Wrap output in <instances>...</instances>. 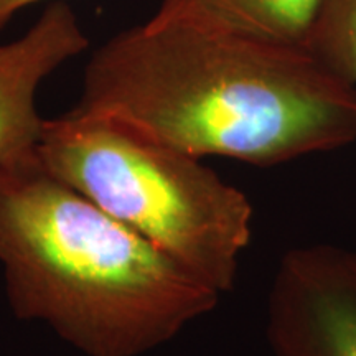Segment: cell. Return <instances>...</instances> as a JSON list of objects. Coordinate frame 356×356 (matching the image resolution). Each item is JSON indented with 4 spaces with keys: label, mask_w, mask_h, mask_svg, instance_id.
<instances>
[{
    "label": "cell",
    "mask_w": 356,
    "mask_h": 356,
    "mask_svg": "<svg viewBox=\"0 0 356 356\" xmlns=\"http://www.w3.org/2000/svg\"><path fill=\"white\" fill-rule=\"evenodd\" d=\"M71 111L259 167L356 140V88L307 48L155 15L92 53Z\"/></svg>",
    "instance_id": "1"
},
{
    "label": "cell",
    "mask_w": 356,
    "mask_h": 356,
    "mask_svg": "<svg viewBox=\"0 0 356 356\" xmlns=\"http://www.w3.org/2000/svg\"><path fill=\"white\" fill-rule=\"evenodd\" d=\"M0 266L17 318L86 356H140L218 305L221 293L43 165L0 163Z\"/></svg>",
    "instance_id": "2"
},
{
    "label": "cell",
    "mask_w": 356,
    "mask_h": 356,
    "mask_svg": "<svg viewBox=\"0 0 356 356\" xmlns=\"http://www.w3.org/2000/svg\"><path fill=\"white\" fill-rule=\"evenodd\" d=\"M37 155L65 184L221 293L252 238V203L202 159L104 115L44 121Z\"/></svg>",
    "instance_id": "3"
},
{
    "label": "cell",
    "mask_w": 356,
    "mask_h": 356,
    "mask_svg": "<svg viewBox=\"0 0 356 356\" xmlns=\"http://www.w3.org/2000/svg\"><path fill=\"white\" fill-rule=\"evenodd\" d=\"M273 356H356V251L309 244L279 261L267 297Z\"/></svg>",
    "instance_id": "4"
},
{
    "label": "cell",
    "mask_w": 356,
    "mask_h": 356,
    "mask_svg": "<svg viewBox=\"0 0 356 356\" xmlns=\"http://www.w3.org/2000/svg\"><path fill=\"white\" fill-rule=\"evenodd\" d=\"M86 48L76 13L60 0L20 38L0 44V163L37 149L47 121L37 109L40 84Z\"/></svg>",
    "instance_id": "5"
},
{
    "label": "cell",
    "mask_w": 356,
    "mask_h": 356,
    "mask_svg": "<svg viewBox=\"0 0 356 356\" xmlns=\"http://www.w3.org/2000/svg\"><path fill=\"white\" fill-rule=\"evenodd\" d=\"M323 0H162L155 17L307 48Z\"/></svg>",
    "instance_id": "6"
},
{
    "label": "cell",
    "mask_w": 356,
    "mask_h": 356,
    "mask_svg": "<svg viewBox=\"0 0 356 356\" xmlns=\"http://www.w3.org/2000/svg\"><path fill=\"white\" fill-rule=\"evenodd\" d=\"M307 50L356 88V0H323Z\"/></svg>",
    "instance_id": "7"
},
{
    "label": "cell",
    "mask_w": 356,
    "mask_h": 356,
    "mask_svg": "<svg viewBox=\"0 0 356 356\" xmlns=\"http://www.w3.org/2000/svg\"><path fill=\"white\" fill-rule=\"evenodd\" d=\"M42 2V0H0V30L8 24L15 13H19L22 8L33 6V3Z\"/></svg>",
    "instance_id": "8"
}]
</instances>
